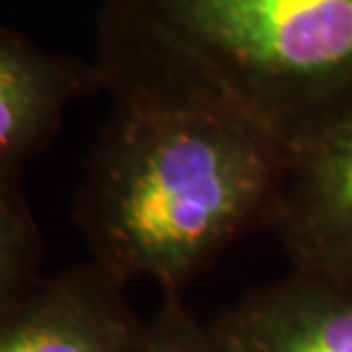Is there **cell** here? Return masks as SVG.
Here are the masks:
<instances>
[{"mask_svg": "<svg viewBox=\"0 0 352 352\" xmlns=\"http://www.w3.org/2000/svg\"><path fill=\"white\" fill-rule=\"evenodd\" d=\"M41 228L23 191V177H0V318L43 280Z\"/></svg>", "mask_w": 352, "mask_h": 352, "instance_id": "52a82bcc", "label": "cell"}, {"mask_svg": "<svg viewBox=\"0 0 352 352\" xmlns=\"http://www.w3.org/2000/svg\"><path fill=\"white\" fill-rule=\"evenodd\" d=\"M139 352H221L209 325L186 309L182 298L164 296L160 311L146 323Z\"/></svg>", "mask_w": 352, "mask_h": 352, "instance_id": "ba28073f", "label": "cell"}, {"mask_svg": "<svg viewBox=\"0 0 352 352\" xmlns=\"http://www.w3.org/2000/svg\"><path fill=\"white\" fill-rule=\"evenodd\" d=\"M271 228L294 268L352 280V114L291 155Z\"/></svg>", "mask_w": 352, "mask_h": 352, "instance_id": "277c9868", "label": "cell"}, {"mask_svg": "<svg viewBox=\"0 0 352 352\" xmlns=\"http://www.w3.org/2000/svg\"><path fill=\"white\" fill-rule=\"evenodd\" d=\"M144 336L125 284L94 261L43 277L0 318V352H139Z\"/></svg>", "mask_w": 352, "mask_h": 352, "instance_id": "3957f363", "label": "cell"}, {"mask_svg": "<svg viewBox=\"0 0 352 352\" xmlns=\"http://www.w3.org/2000/svg\"><path fill=\"white\" fill-rule=\"evenodd\" d=\"M289 160L277 141L228 118L114 102L73 221L107 275L182 298L236 239L273 226Z\"/></svg>", "mask_w": 352, "mask_h": 352, "instance_id": "7a4b0ae2", "label": "cell"}, {"mask_svg": "<svg viewBox=\"0 0 352 352\" xmlns=\"http://www.w3.org/2000/svg\"><path fill=\"white\" fill-rule=\"evenodd\" d=\"M94 66L118 104L228 118L294 155L352 114V0H100Z\"/></svg>", "mask_w": 352, "mask_h": 352, "instance_id": "6da1fadb", "label": "cell"}, {"mask_svg": "<svg viewBox=\"0 0 352 352\" xmlns=\"http://www.w3.org/2000/svg\"><path fill=\"white\" fill-rule=\"evenodd\" d=\"M209 329L221 352H352V280L294 268Z\"/></svg>", "mask_w": 352, "mask_h": 352, "instance_id": "5b68a950", "label": "cell"}, {"mask_svg": "<svg viewBox=\"0 0 352 352\" xmlns=\"http://www.w3.org/2000/svg\"><path fill=\"white\" fill-rule=\"evenodd\" d=\"M102 91L94 62L57 55L0 25V177H23L62 130L76 100Z\"/></svg>", "mask_w": 352, "mask_h": 352, "instance_id": "8992f818", "label": "cell"}]
</instances>
